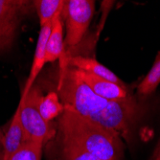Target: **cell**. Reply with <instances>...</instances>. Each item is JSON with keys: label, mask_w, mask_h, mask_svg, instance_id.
<instances>
[{"label": "cell", "mask_w": 160, "mask_h": 160, "mask_svg": "<svg viewBox=\"0 0 160 160\" xmlns=\"http://www.w3.org/2000/svg\"><path fill=\"white\" fill-rule=\"evenodd\" d=\"M38 110L45 122L53 123L59 118L64 110L59 95L55 90H50L46 94H41L38 100Z\"/></svg>", "instance_id": "7c38bea8"}, {"label": "cell", "mask_w": 160, "mask_h": 160, "mask_svg": "<svg viewBox=\"0 0 160 160\" xmlns=\"http://www.w3.org/2000/svg\"><path fill=\"white\" fill-rule=\"evenodd\" d=\"M66 65L78 69L80 71L86 72L100 78H103L107 81L112 82L122 86H127L128 84L125 83L114 72L110 69L106 67L102 63H100L96 59L92 57H83V56H63L60 60Z\"/></svg>", "instance_id": "ba28073f"}, {"label": "cell", "mask_w": 160, "mask_h": 160, "mask_svg": "<svg viewBox=\"0 0 160 160\" xmlns=\"http://www.w3.org/2000/svg\"><path fill=\"white\" fill-rule=\"evenodd\" d=\"M46 160H101L55 134L44 144Z\"/></svg>", "instance_id": "52a82bcc"}, {"label": "cell", "mask_w": 160, "mask_h": 160, "mask_svg": "<svg viewBox=\"0 0 160 160\" xmlns=\"http://www.w3.org/2000/svg\"><path fill=\"white\" fill-rule=\"evenodd\" d=\"M3 132L0 129V160H4V151H3Z\"/></svg>", "instance_id": "e0dca14e"}, {"label": "cell", "mask_w": 160, "mask_h": 160, "mask_svg": "<svg viewBox=\"0 0 160 160\" xmlns=\"http://www.w3.org/2000/svg\"><path fill=\"white\" fill-rule=\"evenodd\" d=\"M73 68V67H72ZM76 75L98 96L110 101H119L128 99L134 94L128 85L122 86L112 82L107 81L98 76L86 73L73 68Z\"/></svg>", "instance_id": "8992f818"}, {"label": "cell", "mask_w": 160, "mask_h": 160, "mask_svg": "<svg viewBox=\"0 0 160 160\" xmlns=\"http://www.w3.org/2000/svg\"><path fill=\"white\" fill-rule=\"evenodd\" d=\"M51 28H52V22L47 23L40 27V31L38 34L36 50L34 54V59H33L32 66L30 69V73H29V76L23 87L21 96H25L31 90L39 73L41 72L43 66L46 64V44H47V40L51 32Z\"/></svg>", "instance_id": "9c48e42d"}, {"label": "cell", "mask_w": 160, "mask_h": 160, "mask_svg": "<svg viewBox=\"0 0 160 160\" xmlns=\"http://www.w3.org/2000/svg\"><path fill=\"white\" fill-rule=\"evenodd\" d=\"M56 132L67 142L101 160H122L124 142L114 130L64 108L55 121Z\"/></svg>", "instance_id": "7a4b0ae2"}, {"label": "cell", "mask_w": 160, "mask_h": 160, "mask_svg": "<svg viewBox=\"0 0 160 160\" xmlns=\"http://www.w3.org/2000/svg\"><path fill=\"white\" fill-rule=\"evenodd\" d=\"M34 8L38 16L40 27L47 23L53 22L57 18L62 16L64 0H35Z\"/></svg>", "instance_id": "4fadbf2b"}, {"label": "cell", "mask_w": 160, "mask_h": 160, "mask_svg": "<svg viewBox=\"0 0 160 160\" xmlns=\"http://www.w3.org/2000/svg\"><path fill=\"white\" fill-rule=\"evenodd\" d=\"M154 160H160V158H156V159H154Z\"/></svg>", "instance_id": "ac0fdd59"}, {"label": "cell", "mask_w": 160, "mask_h": 160, "mask_svg": "<svg viewBox=\"0 0 160 160\" xmlns=\"http://www.w3.org/2000/svg\"><path fill=\"white\" fill-rule=\"evenodd\" d=\"M62 16L57 17L52 22L51 32L46 44V63L60 61L64 56V32Z\"/></svg>", "instance_id": "8fae6325"}, {"label": "cell", "mask_w": 160, "mask_h": 160, "mask_svg": "<svg viewBox=\"0 0 160 160\" xmlns=\"http://www.w3.org/2000/svg\"><path fill=\"white\" fill-rule=\"evenodd\" d=\"M43 145L37 142L27 141L8 160H42Z\"/></svg>", "instance_id": "9a60e30c"}, {"label": "cell", "mask_w": 160, "mask_h": 160, "mask_svg": "<svg viewBox=\"0 0 160 160\" xmlns=\"http://www.w3.org/2000/svg\"><path fill=\"white\" fill-rule=\"evenodd\" d=\"M27 142L26 133L20 122L19 111L17 108L12 120L10 121L9 127L3 133V151L4 160H8L12 153L16 152L23 144Z\"/></svg>", "instance_id": "30bf717a"}, {"label": "cell", "mask_w": 160, "mask_h": 160, "mask_svg": "<svg viewBox=\"0 0 160 160\" xmlns=\"http://www.w3.org/2000/svg\"><path fill=\"white\" fill-rule=\"evenodd\" d=\"M160 84V51L156 54L154 62L148 74L137 85V93L141 98H150L154 94Z\"/></svg>", "instance_id": "5bb4252c"}, {"label": "cell", "mask_w": 160, "mask_h": 160, "mask_svg": "<svg viewBox=\"0 0 160 160\" xmlns=\"http://www.w3.org/2000/svg\"><path fill=\"white\" fill-rule=\"evenodd\" d=\"M57 72L54 90L64 108L114 130L129 147L133 146L140 124L152 110L150 98L133 95L126 100H107L96 95L76 75L73 68L61 61Z\"/></svg>", "instance_id": "6da1fadb"}, {"label": "cell", "mask_w": 160, "mask_h": 160, "mask_svg": "<svg viewBox=\"0 0 160 160\" xmlns=\"http://www.w3.org/2000/svg\"><path fill=\"white\" fill-rule=\"evenodd\" d=\"M42 92L38 84H34L25 96H21L18 109L26 133L27 141L44 144L55 134L56 126L43 120L38 110V100Z\"/></svg>", "instance_id": "3957f363"}, {"label": "cell", "mask_w": 160, "mask_h": 160, "mask_svg": "<svg viewBox=\"0 0 160 160\" xmlns=\"http://www.w3.org/2000/svg\"><path fill=\"white\" fill-rule=\"evenodd\" d=\"M32 6L33 1L0 0V52L11 49L20 23Z\"/></svg>", "instance_id": "5b68a950"}, {"label": "cell", "mask_w": 160, "mask_h": 160, "mask_svg": "<svg viewBox=\"0 0 160 160\" xmlns=\"http://www.w3.org/2000/svg\"><path fill=\"white\" fill-rule=\"evenodd\" d=\"M156 158H160V138L158 139V142H157L156 146L153 150V152H152L150 160H154Z\"/></svg>", "instance_id": "2e32d148"}, {"label": "cell", "mask_w": 160, "mask_h": 160, "mask_svg": "<svg viewBox=\"0 0 160 160\" xmlns=\"http://www.w3.org/2000/svg\"><path fill=\"white\" fill-rule=\"evenodd\" d=\"M93 0H66L62 13L65 24L64 44L75 47L82 40L94 16Z\"/></svg>", "instance_id": "277c9868"}]
</instances>
